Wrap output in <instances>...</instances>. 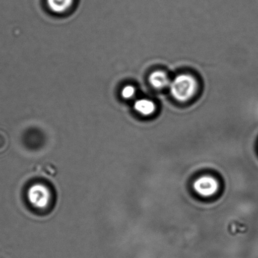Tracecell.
Returning <instances> with one entry per match:
<instances>
[{
  "label": "cell",
  "instance_id": "6da1fadb",
  "mask_svg": "<svg viewBox=\"0 0 258 258\" xmlns=\"http://www.w3.org/2000/svg\"><path fill=\"white\" fill-rule=\"evenodd\" d=\"M196 80L188 75H180L170 84V93L174 99L179 102H185L192 97L196 93Z\"/></svg>",
  "mask_w": 258,
  "mask_h": 258
},
{
  "label": "cell",
  "instance_id": "7a4b0ae2",
  "mask_svg": "<svg viewBox=\"0 0 258 258\" xmlns=\"http://www.w3.org/2000/svg\"><path fill=\"white\" fill-rule=\"evenodd\" d=\"M194 189L200 196L210 197L217 192L218 182L211 176H202L195 182Z\"/></svg>",
  "mask_w": 258,
  "mask_h": 258
},
{
  "label": "cell",
  "instance_id": "3957f363",
  "mask_svg": "<svg viewBox=\"0 0 258 258\" xmlns=\"http://www.w3.org/2000/svg\"><path fill=\"white\" fill-rule=\"evenodd\" d=\"M77 0H46V6L50 13L63 16L72 11Z\"/></svg>",
  "mask_w": 258,
  "mask_h": 258
},
{
  "label": "cell",
  "instance_id": "277c9868",
  "mask_svg": "<svg viewBox=\"0 0 258 258\" xmlns=\"http://www.w3.org/2000/svg\"><path fill=\"white\" fill-rule=\"evenodd\" d=\"M149 82L156 89H162L170 86V81L167 74L163 72H153L149 77Z\"/></svg>",
  "mask_w": 258,
  "mask_h": 258
},
{
  "label": "cell",
  "instance_id": "5b68a950",
  "mask_svg": "<svg viewBox=\"0 0 258 258\" xmlns=\"http://www.w3.org/2000/svg\"><path fill=\"white\" fill-rule=\"evenodd\" d=\"M134 108L136 111L145 116L150 115L155 111V104L149 99H139L134 104Z\"/></svg>",
  "mask_w": 258,
  "mask_h": 258
},
{
  "label": "cell",
  "instance_id": "8992f818",
  "mask_svg": "<svg viewBox=\"0 0 258 258\" xmlns=\"http://www.w3.org/2000/svg\"><path fill=\"white\" fill-rule=\"evenodd\" d=\"M10 146V139L5 131L0 130V153L5 152Z\"/></svg>",
  "mask_w": 258,
  "mask_h": 258
},
{
  "label": "cell",
  "instance_id": "52a82bcc",
  "mask_svg": "<svg viewBox=\"0 0 258 258\" xmlns=\"http://www.w3.org/2000/svg\"><path fill=\"white\" fill-rule=\"evenodd\" d=\"M136 93V90L133 86L128 85L123 87L122 90L121 94L124 99H131L134 96Z\"/></svg>",
  "mask_w": 258,
  "mask_h": 258
}]
</instances>
